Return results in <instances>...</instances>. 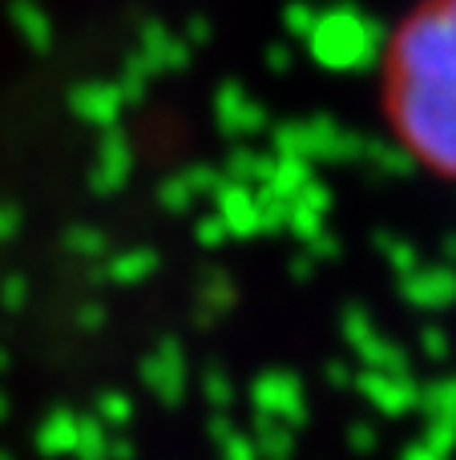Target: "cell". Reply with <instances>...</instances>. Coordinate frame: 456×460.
<instances>
[{
  "label": "cell",
  "instance_id": "6da1fadb",
  "mask_svg": "<svg viewBox=\"0 0 456 460\" xmlns=\"http://www.w3.org/2000/svg\"><path fill=\"white\" fill-rule=\"evenodd\" d=\"M380 113L396 150L456 186V0H417L380 57Z\"/></svg>",
  "mask_w": 456,
  "mask_h": 460
}]
</instances>
